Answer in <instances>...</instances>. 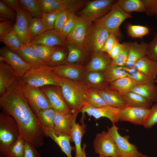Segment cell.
Instances as JSON below:
<instances>
[{"mask_svg": "<svg viewBox=\"0 0 157 157\" xmlns=\"http://www.w3.org/2000/svg\"><path fill=\"white\" fill-rule=\"evenodd\" d=\"M22 82L21 78H19L0 96V108L15 119L20 136L36 148L40 147L44 144V134L35 114L22 92Z\"/></svg>", "mask_w": 157, "mask_h": 157, "instance_id": "1", "label": "cell"}, {"mask_svg": "<svg viewBox=\"0 0 157 157\" xmlns=\"http://www.w3.org/2000/svg\"><path fill=\"white\" fill-rule=\"evenodd\" d=\"M59 86L63 97L70 109L74 112H80L85 103L88 88L82 80H74L61 76Z\"/></svg>", "mask_w": 157, "mask_h": 157, "instance_id": "2", "label": "cell"}, {"mask_svg": "<svg viewBox=\"0 0 157 157\" xmlns=\"http://www.w3.org/2000/svg\"><path fill=\"white\" fill-rule=\"evenodd\" d=\"M21 78L24 83L37 87L60 86V76L54 72L53 67L45 64L31 68Z\"/></svg>", "mask_w": 157, "mask_h": 157, "instance_id": "3", "label": "cell"}, {"mask_svg": "<svg viewBox=\"0 0 157 157\" xmlns=\"http://www.w3.org/2000/svg\"><path fill=\"white\" fill-rule=\"evenodd\" d=\"M19 135V128L15 119L2 111L0 113V157H4Z\"/></svg>", "mask_w": 157, "mask_h": 157, "instance_id": "4", "label": "cell"}, {"mask_svg": "<svg viewBox=\"0 0 157 157\" xmlns=\"http://www.w3.org/2000/svg\"><path fill=\"white\" fill-rule=\"evenodd\" d=\"M132 17L131 14L124 11L115 1L108 13L93 22L105 28L110 33L119 37L120 36L119 28L122 24L126 19Z\"/></svg>", "mask_w": 157, "mask_h": 157, "instance_id": "5", "label": "cell"}, {"mask_svg": "<svg viewBox=\"0 0 157 157\" xmlns=\"http://www.w3.org/2000/svg\"><path fill=\"white\" fill-rule=\"evenodd\" d=\"M114 0H95L87 1L78 14L79 16L91 23L101 18L110 10Z\"/></svg>", "mask_w": 157, "mask_h": 157, "instance_id": "6", "label": "cell"}, {"mask_svg": "<svg viewBox=\"0 0 157 157\" xmlns=\"http://www.w3.org/2000/svg\"><path fill=\"white\" fill-rule=\"evenodd\" d=\"M22 92L35 114L41 110L52 108L41 88L24 83L22 80Z\"/></svg>", "mask_w": 157, "mask_h": 157, "instance_id": "7", "label": "cell"}, {"mask_svg": "<svg viewBox=\"0 0 157 157\" xmlns=\"http://www.w3.org/2000/svg\"><path fill=\"white\" fill-rule=\"evenodd\" d=\"M110 33L105 28L94 23L86 38L84 49L92 55L102 51Z\"/></svg>", "mask_w": 157, "mask_h": 157, "instance_id": "8", "label": "cell"}, {"mask_svg": "<svg viewBox=\"0 0 157 157\" xmlns=\"http://www.w3.org/2000/svg\"><path fill=\"white\" fill-rule=\"evenodd\" d=\"M107 128V132L114 141L120 157H139L143 155L138 151L135 145L129 142L128 136L121 135L118 127L115 124Z\"/></svg>", "mask_w": 157, "mask_h": 157, "instance_id": "9", "label": "cell"}, {"mask_svg": "<svg viewBox=\"0 0 157 157\" xmlns=\"http://www.w3.org/2000/svg\"><path fill=\"white\" fill-rule=\"evenodd\" d=\"M42 12L67 10L75 13L83 8L87 1L83 0H38Z\"/></svg>", "mask_w": 157, "mask_h": 157, "instance_id": "10", "label": "cell"}, {"mask_svg": "<svg viewBox=\"0 0 157 157\" xmlns=\"http://www.w3.org/2000/svg\"><path fill=\"white\" fill-rule=\"evenodd\" d=\"M93 147L95 152L106 157H120L115 143L107 132L97 133L94 139Z\"/></svg>", "mask_w": 157, "mask_h": 157, "instance_id": "11", "label": "cell"}, {"mask_svg": "<svg viewBox=\"0 0 157 157\" xmlns=\"http://www.w3.org/2000/svg\"><path fill=\"white\" fill-rule=\"evenodd\" d=\"M17 17L14 30L19 38L22 44L30 43L32 38L30 34L29 22L32 15L27 10L21 7L16 12Z\"/></svg>", "mask_w": 157, "mask_h": 157, "instance_id": "12", "label": "cell"}, {"mask_svg": "<svg viewBox=\"0 0 157 157\" xmlns=\"http://www.w3.org/2000/svg\"><path fill=\"white\" fill-rule=\"evenodd\" d=\"M150 112V109L127 106L120 108L119 121L130 122L136 125L144 126Z\"/></svg>", "mask_w": 157, "mask_h": 157, "instance_id": "13", "label": "cell"}, {"mask_svg": "<svg viewBox=\"0 0 157 157\" xmlns=\"http://www.w3.org/2000/svg\"><path fill=\"white\" fill-rule=\"evenodd\" d=\"M0 61H3L11 67L19 78H22L31 68L30 66L18 54L6 46L0 48Z\"/></svg>", "mask_w": 157, "mask_h": 157, "instance_id": "14", "label": "cell"}, {"mask_svg": "<svg viewBox=\"0 0 157 157\" xmlns=\"http://www.w3.org/2000/svg\"><path fill=\"white\" fill-rule=\"evenodd\" d=\"M40 88L46 96L52 107L56 111L65 113L74 112L65 101L60 86L47 85Z\"/></svg>", "mask_w": 157, "mask_h": 157, "instance_id": "15", "label": "cell"}, {"mask_svg": "<svg viewBox=\"0 0 157 157\" xmlns=\"http://www.w3.org/2000/svg\"><path fill=\"white\" fill-rule=\"evenodd\" d=\"M92 24L78 16L75 25L66 38V42L73 43L84 49L86 38Z\"/></svg>", "mask_w": 157, "mask_h": 157, "instance_id": "16", "label": "cell"}, {"mask_svg": "<svg viewBox=\"0 0 157 157\" xmlns=\"http://www.w3.org/2000/svg\"><path fill=\"white\" fill-rule=\"evenodd\" d=\"M79 111L72 113L56 112L54 120L53 129L58 132L65 134L69 137L72 142V133L74 125Z\"/></svg>", "mask_w": 157, "mask_h": 157, "instance_id": "17", "label": "cell"}, {"mask_svg": "<svg viewBox=\"0 0 157 157\" xmlns=\"http://www.w3.org/2000/svg\"><path fill=\"white\" fill-rule=\"evenodd\" d=\"M119 108L109 105L100 108L91 106L86 103L81 108L80 112L83 114L85 113L89 116H92L96 119L102 117L108 119L113 124L118 122Z\"/></svg>", "mask_w": 157, "mask_h": 157, "instance_id": "18", "label": "cell"}, {"mask_svg": "<svg viewBox=\"0 0 157 157\" xmlns=\"http://www.w3.org/2000/svg\"><path fill=\"white\" fill-rule=\"evenodd\" d=\"M19 78L10 65L0 61V95L4 94Z\"/></svg>", "mask_w": 157, "mask_h": 157, "instance_id": "19", "label": "cell"}, {"mask_svg": "<svg viewBox=\"0 0 157 157\" xmlns=\"http://www.w3.org/2000/svg\"><path fill=\"white\" fill-rule=\"evenodd\" d=\"M30 44L49 47L65 46L66 41L54 29L48 30L34 38Z\"/></svg>", "mask_w": 157, "mask_h": 157, "instance_id": "20", "label": "cell"}, {"mask_svg": "<svg viewBox=\"0 0 157 157\" xmlns=\"http://www.w3.org/2000/svg\"><path fill=\"white\" fill-rule=\"evenodd\" d=\"M53 67L57 75L74 80H82L85 72V66L81 65L67 64Z\"/></svg>", "mask_w": 157, "mask_h": 157, "instance_id": "21", "label": "cell"}, {"mask_svg": "<svg viewBox=\"0 0 157 157\" xmlns=\"http://www.w3.org/2000/svg\"><path fill=\"white\" fill-rule=\"evenodd\" d=\"M41 127L44 134L53 140L67 157H72V151L75 149V147L71 146L70 140L68 135L57 132L53 129Z\"/></svg>", "mask_w": 157, "mask_h": 157, "instance_id": "22", "label": "cell"}, {"mask_svg": "<svg viewBox=\"0 0 157 157\" xmlns=\"http://www.w3.org/2000/svg\"><path fill=\"white\" fill-rule=\"evenodd\" d=\"M95 89L108 105L119 108L127 106L121 94L109 84Z\"/></svg>", "mask_w": 157, "mask_h": 157, "instance_id": "23", "label": "cell"}, {"mask_svg": "<svg viewBox=\"0 0 157 157\" xmlns=\"http://www.w3.org/2000/svg\"><path fill=\"white\" fill-rule=\"evenodd\" d=\"M112 60L108 53L104 52L93 54L90 61L85 66L84 73L91 72H102L111 63Z\"/></svg>", "mask_w": 157, "mask_h": 157, "instance_id": "24", "label": "cell"}, {"mask_svg": "<svg viewBox=\"0 0 157 157\" xmlns=\"http://www.w3.org/2000/svg\"><path fill=\"white\" fill-rule=\"evenodd\" d=\"M128 60L125 66L132 67L139 60L146 55L148 43L143 41L131 42Z\"/></svg>", "mask_w": 157, "mask_h": 157, "instance_id": "25", "label": "cell"}, {"mask_svg": "<svg viewBox=\"0 0 157 157\" xmlns=\"http://www.w3.org/2000/svg\"><path fill=\"white\" fill-rule=\"evenodd\" d=\"M31 68L37 67L45 64L39 59L36 55L32 45L30 44H22L15 52Z\"/></svg>", "mask_w": 157, "mask_h": 157, "instance_id": "26", "label": "cell"}, {"mask_svg": "<svg viewBox=\"0 0 157 157\" xmlns=\"http://www.w3.org/2000/svg\"><path fill=\"white\" fill-rule=\"evenodd\" d=\"M65 46L68 52L67 64L79 65L78 64L83 61L88 54L84 49L73 43L66 42Z\"/></svg>", "mask_w": 157, "mask_h": 157, "instance_id": "27", "label": "cell"}, {"mask_svg": "<svg viewBox=\"0 0 157 157\" xmlns=\"http://www.w3.org/2000/svg\"><path fill=\"white\" fill-rule=\"evenodd\" d=\"M127 106L150 109L153 103L132 91L121 94Z\"/></svg>", "mask_w": 157, "mask_h": 157, "instance_id": "28", "label": "cell"}, {"mask_svg": "<svg viewBox=\"0 0 157 157\" xmlns=\"http://www.w3.org/2000/svg\"><path fill=\"white\" fill-rule=\"evenodd\" d=\"M132 67L155 80L157 76V63L146 56L138 61Z\"/></svg>", "mask_w": 157, "mask_h": 157, "instance_id": "29", "label": "cell"}, {"mask_svg": "<svg viewBox=\"0 0 157 157\" xmlns=\"http://www.w3.org/2000/svg\"><path fill=\"white\" fill-rule=\"evenodd\" d=\"M82 81L89 88H97L110 84L105 80L102 72H91L84 73Z\"/></svg>", "mask_w": 157, "mask_h": 157, "instance_id": "30", "label": "cell"}, {"mask_svg": "<svg viewBox=\"0 0 157 157\" xmlns=\"http://www.w3.org/2000/svg\"><path fill=\"white\" fill-rule=\"evenodd\" d=\"M85 125L84 123L80 124L79 123L75 122L72 131V142L75 145V157H83V148H81V142L82 137L85 132Z\"/></svg>", "mask_w": 157, "mask_h": 157, "instance_id": "31", "label": "cell"}, {"mask_svg": "<svg viewBox=\"0 0 157 157\" xmlns=\"http://www.w3.org/2000/svg\"><path fill=\"white\" fill-rule=\"evenodd\" d=\"M131 91L152 102H157V86L154 83L137 85Z\"/></svg>", "mask_w": 157, "mask_h": 157, "instance_id": "32", "label": "cell"}, {"mask_svg": "<svg viewBox=\"0 0 157 157\" xmlns=\"http://www.w3.org/2000/svg\"><path fill=\"white\" fill-rule=\"evenodd\" d=\"M102 73L105 80L109 84L119 78L128 76L124 66L111 63Z\"/></svg>", "mask_w": 157, "mask_h": 157, "instance_id": "33", "label": "cell"}, {"mask_svg": "<svg viewBox=\"0 0 157 157\" xmlns=\"http://www.w3.org/2000/svg\"><path fill=\"white\" fill-rule=\"evenodd\" d=\"M56 111L51 108L40 110L35 114L41 126L53 129Z\"/></svg>", "mask_w": 157, "mask_h": 157, "instance_id": "34", "label": "cell"}, {"mask_svg": "<svg viewBox=\"0 0 157 157\" xmlns=\"http://www.w3.org/2000/svg\"><path fill=\"white\" fill-rule=\"evenodd\" d=\"M68 54L65 46H56L47 65L53 67L67 64Z\"/></svg>", "mask_w": 157, "mask_h": 157, "instance_id": "35", "label": "cell"}, {"mask_svg": "<svg viewBox=\"0 0 157 157\" xmlns=\"http://www.w3.org/2000/svg\"><path fill=\"white\" fill-rule=\"evenodd\" d=\"M115 3L124 12L144 13L142 0H118Z\"/></svg>", "mask_w": 157, "mask_h": 157, "instance_id": "36", "label": "cell"}, {"mask_svg": "<svg viewBox=\"0 0 157 157\" xmlns=\"http://www.w3.org/2000/svg\"><path fill=\"white\" fill-rule=\"evenodd\" d=\"M110 86L121 95L131 91L137 85L130 77L127 76L119 78L110 83Z\"/></svg>", "mask_w": 157, "mask_h": 157, "instance_id": "37", "label": "cell"}, {"mask_svg": "<svg viewBox=\"0 0 157 157\" xmlns=\"http://www.w3.org/2000/svg\"><path fill=\"white\" fill-rule=\"evenodd\" d=\"M130 77L137 85L154 83L155 80L133 67L124 66Z\"/></svg>", "mask_w": 157, "mask_h": 157, "instance_id": "38", "label": "cell"}, {"mask_svg": "<svg viewBox=\"0 0 157 157\" xmlns=\"http://www.w3.org/2000/svg\"><path fill=\"white\" fill-rule=\"evenodd\" d=\"M88 105L95 108H100L108 105L95 88H88L85 99Z\"/></svg>", "mask_w": 157, "mask_h": 157, "instance_id": "39", "label": "cell"}, {"mask_svg": "<svg viewBox=\"0 0 157 157\" xmlns=\"http://www.w3.org/2000/svg\"><path fill=\"white\" fill-rule=\"evenodd\" d=\"M31 45L38 58L44 63L47 64L49 60L56 47L35 44Z\"/></svg>", "mask_w": 157, "mask_h": 157, "instance_id": "40", "label": "cell"}, {"mask_svg": "<svg viewBox=\"0 0 157 157\" xmlns=\"http://www.w3.org/2000/svg\"><path fill=\"white\" fill-rule=\"evenodd\" d=\"M21 7L27 10L33 17L41 19L42 12L38 0H19Z\"/></svg>", "mask_w": 157, "mask_h": 157, "instance_id": "41", "label": "cell"}, {"mask_svg": "<svg viewBox=\"0 0 157 157\" xmlns=\"http://www.w3.org/2000/svg\"><path fill=\"white\" fill-rule=\"evenodd\" d=\"M0 41L15 53L19 49L22 44L14 29L8 35L0 40Z\"/></svg>", "mask_w": 157, "mask_h": 157, "instance_id": "42", "label": "cell"}, {"mask_svg": "<svg viewBox=\"0 0 157 157\" xmlns=\"http://www.w3.org/2000/svg\"><path fill=\"white\" fill-rule=\"evenodd\" d=\"M29 28L30 34L32 40L35 37L47 31L46 26L42 18L32 17L29 22Z\"/></svg>", "mask_w": 157, "mask_h": 157, "instance_id": "43", "label": "cell"}, {"mask_svg": "<svg viewBox=\"0 0 157 157\" xmlns=\"http://www.w3.org/2000/svg\"><path fill=\"white\" fill-rule=\"evenodd\" d=\"M25 140L21 136L12 146L4 157H22Z\"/></svg>", "mask_w": 157, "mask_h": 157, "instance_id": "44", "label": "cell"}, {"mask_svg": "<svg viewBox=\"0 0 157 157\" xmlns=\"http://www.w3.org/2000/svg\"><path fill=\"white\" fill-rule=\"evenodd\" d=\"M128 33L133 38H142L149 33V29L147 26L130 24L127 27Z\"/></svg>", "mask_w": 157, "mask_h": 157, "instance_id": "45", "label": "cell"}, {"mask_svg": "<svg viewBox=\"0 0 157 157\" xmlns=\"http://www.w3.org/2000/svg\"><path fill=\"white\" fill-rule=\"evenodd\" d=\"M129 50V42L122 43L121 50L116 57L112 60L111 64L121 66H125L128 60Z\"/></svg>", "mask_w": 157, "mask_h": 157, "instance_id": "46", "label": "cell"}, {"mask_svg": "<svg viewBox=\"0 0 157 157\" xmlns=\"http://www.w3.org/2000/svg\"><path fill=\"white\" fill-rule=\"evenodd\" d=\"M16 17V13L9 7L3 0H0V22L7 20L15 21Z\"/></svg>", "mask_w": 157, "mask_h": 157, "instance_id": "47", "label": "cell"}, {"mask_svg": "<svg viewBox=\"0 0 157 157\" xmlns=\"http://www.w3.org/2000/svg\"><path fill=\"white\" fill-rule=\"evenodd\" d=\"M61 11L42 13V19L47 31L54 29L56 19Z\"/></svg>", "mask_w": 157, "mask_h": 157, "instance_id": "48", "label": "cell"}, {"mask_svg": "<svg viewBox=\"0 0 157 157\" xmlns=\"http://www.w3.org/2000/svg\"><path fill=\"white\" fill-rule=\"evenodd\" d=\"M78 18V16L76 15L75 13H71L64 25L61 31V35L65 40L68 35L75 25Z\"/></svg>", "mask_w": 157, "mask_h": 157, "instance_id": "49", "label": "cell"}, {"mask_svg": "<svg viewBox=\"0 0 157 157\" xmlns=\"http://www.w3.org/2000/svg\"><path fill=\"white\" fill-rule=\"evenodd\" d=\"M72 13L67 10L61 11L57 16L55 23L54 29L61 35L63 28Z\"/></svg>", "mask_w": 157, "mask_h": 157, "instance_id": "50", "label": "cell"}, {"mask_svg": "<svg viewBox=\"0 0 157 157\" xmlns=\"http://www.w3.org/2000/svg\"><path fill=\"white\" fill-rule=\"evenodd\" d=\"M146 56L157 63V33L148 44Z\"/></svg>", "mask_w": 157, "mask_h": 157, "instance_id": "51", "label": "cell"}, {"mask_svg": "<svg viewBox=\"0 0 157 157\" xmlns=\"http://www.w3.org/2000/svg\"><path fill=\"white\" fill-rule=\"evenodd\" d=\"M145 14L149 16L156 15L157 13V0H142Z\"/></svg>", "mask_w": 157, "mask_h": 157, "instance_id": "52", "label": "cell"}, {"mask_svg": "<svg viewBox=\"0 0 157 157\" xmlns=\"http://www.w3.org/2000/svg\"><path fill=\"white\" fill-rule=\"evenodd\" d=\"M157 123V103L150 109V112L144 126L146 128L149 129Z\"/></svg>", "mask_w": 157, "mask_h": 157, "instance_id": "53", "label": "cell"}, {"mask_svg": "<svg viewBox=\"0 0 157 157\" xmlns=\"http://www.w3.org/2000/svg\"><path fill=\"white\" fill-rule=\"evenodd\" d=\"M14 24L12 21L7 20L0 22V40L9 34L14 29Z\"/></svg>", "mask_w": 157, "mask_h": 157, "instance_id": "54", "label": "cell"}, {"mask_svg": "<svg viewBox=\"0 0 157 157\" xmlns=\"http://www.w3.org/2000/svg\"><path fill=\"white\" fill-rule=\"evenodd\" d=\"M36 147L29 142L25 140L22 157H41Z\"/></svg>", "mask_w": 157, "mask_h": 157, "instance_id": "55", "label": "cell"}, {"mask_svg": "<svg viewBox=\"0 0 157 157\" xmlns=\"http://www.w3.org/2000/svg\"><path fill=\"white\" fill-rule=\"evenodd\" d=\"M117 37L115 35L110 33L104 43L102 51L107 53L109 52L119 42Z\"/></svg>", "mask_w": 157, "mask_h": 157, "instance_id": "56", "label": "cell"}, {"mask_svg": "<svg viewBox=\"0 0 157 157\" xmlns=\"http://www.w3.org/2000/svg\"><path fill=\"white\" fill-rule=\"evenodd\" d=\"M122 47V43H120L118 42L107 53L112 60L114 59L117 56L121 50Z\"/></svg>", "mask_w": 157, "mask_h": 157, "instance_id": "57", "label": "cell"}, {"mask_svg": "<svg viewBox=\"0 0 157 157\" xmlns=\"http://www.w3.org/2000/svg\"><path fill=\"white\" fill-rule=\"evenodd\" d=\"M3 1L12 10L16 13L20 9L21 6L19 0H3Z\"/></svg>", "mask_w": 157, "mask_h": 157, "instance_id": "58", "label": "cell"}, {"mask_svg": "<svg viewBox=\"0 0 157 157\" xmlns=\"http://www.w3.org/2000/svg\"><path fill=\"white\" fill-rule=\"evenodd\" d=\"M86 147V145L85 144L84 145L83 147V157H87L86 156L85 152V148ZM99 157H106L104 156L99 155Z\"/></svg>", "mask_w": 157, "mask_h": 157, "instance_id": "59", "label": "cell"}, {"mask_svg": "<svg viewBox=\"0 0 157 157\" xmlns=\"http://www.w3.org/2000/svg\"><path fill=\"white\" fill-rule=\"evenodd\" d=\"M139 157H149L147 155L143 154L142 156H141Z\"/></svg>", "mask_w": 157, "mask_h": 157, "instance_id": "60", "label": "cell"}, {"mask_svg": "<svg viewBox=\"0 0 157 157\" xmlns=\"http://www.w3.org/2000/svg\"><path fill=\"white\" fill-rule=\"evenodd\" d=\"M155 82H157V76L156 77V79L155 80Z\"/></svg>", "mask_w": 157, "mask_h": 157, "instance_id": "61", "label": "cell"}, {"mask_svg": "<svg viewBox=\"0 0 157 157\" xmlns=\"http://www.w3.org/2000/svg\"><path fill=\"white\" fill-rule=\"evenodd\" d=\"M156 19L157 20V13L156 15Z\"/></svg>", "mask_w": 157, "mask_h": 157, "instance_id": "62", "label": "cell"}]
</instances>
